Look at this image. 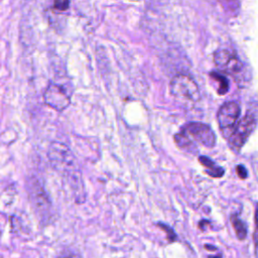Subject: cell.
Instances as JSON below:
<instances>
[{
	"instance_id": "1",
	"label": "cell",
	"mask_w": 258,
	"mask_h": 258,
	"mask_svg": "<svg viewBox=\"0 0 258 258\" xmlns=\"http://www.w3.org/2000/svg\"><path fill=\"white\" fill-rule=\"evenodd\" d=\"M47 156L54 170L66 177L75 192L77 203H83L85 201V189L81 167L70 148L60 142H52L48 148Z\"/></svg>"
},
{
	"instance_id": "2",
	"label": "cell",
	"mask_w": 258,
	"mask_h": 258,
	"mask_svg": "<svg viewBox=\"0 0 258 258\" xmlns=\"http://www.w3.org/2000/svg\"><path fill=\"white\" fill-rule=\"evenodd\" d=\"M169 93L179 106L186 109L195 106L201 99L199 86L190 76L185 74H177L171 79Z\"/></svg>"
},
{
	"instance_id": "3",
	"label": "cell",
	"mask_w": 258,
	"mask_h": 258,
	"mask_svg": "<svg viewBox=\"0 0 258 258\" xmlns=\"http://www.w3.org/2000/svg\"><path fill=\"white\" fill-rule=\"evenodd\" d=\"M255 127L256 120L254 116L250 113L246 114L242 119L238 121V123L233 128L228 139L229 146L233 150L239 151L247 141L248 137L254 131Z\"/></svg>"
},
{
	"instance_id": "4",
	"label": "cell",
	"mask_w": 258,
	"mask_h": 258,
	"mask_svg": "<svg viewBox=\"0 0 258 258\" xmlns=\"http://www.w3.org/2000/svg\"><path fill=\"white\" fill-rule=\"evenodd\" d=\"M214 62L220 72L232 76H238L244 69V63L239 56L233 50L227 48H221L215 51Z\"/></svg>"
},
{
	"instance_id": "5",
	"label": "cell",
	"mask_w": 258,
	"mask_h": 258,
	"mask_svg": "<svg viewBox=\"0 0 258 258\" xmlns=\"http://www.w3.org/2000/svg\"><path fill=\"white\" fill-rule=\"evenodd\" d=\"M181 131L187 134L195 142L205 147L212 148L216 145V134L208 124L202 122H189L181 128Z\"/></svg>"
},
{
	"instance_id": "6",
	"label": "cell",
	"mask_w": 258,
	"mask_h": 258,
	"mask_svg": "<svg viewBox=\"0 0 258 258\" xmlns=\"http://www.w3.org/2000/svg\"><path fill=\"white\" fill-rule=\"evenodd\" d=\"M43 102L54 111L62 112L70 106L71 97L60 85L50 82L44 91Z\"/></svg>"
},
{
	"instance_id": "7",
	"label": "cell",
	"mask_w": 258,
	"mask_h": 258,
	"mask_svg": "<svg viewBox=\"0 0 258 258\" xmlns=\"http://www.w3.org/2000/svg\"><path fill=\"white\" fill-rule=\"evenodd\" d=\"M241 107L237 102L229 101L224 103L217 112V120L222 131L233 129L239 119Z\"/></svg>"
},
{
	"instance_id": "8",
	"label": "cell",
	"mask_w": 258,
	"mask_h": 258,
	"mask_svg": "<svg viewBox=\"0 0 258 258\" xmlns=\"http://www.w3.org/2000/svg\"><path fill=\"white\" fill-rule=\"evenodd\" d=\"M173 140L177 147H179L182 151L188 152V153H197L198 148L196 146V142L184 132L180 131L179 133L174 134Z\"/></svg>"
},
{
	"instance_id": "9",
	"label": "cell",
	"mask_w": 258,
	"mask_h": 258,
	"mask_svg": "<svg viewBox=\"0 0 258 258\" xmlns=\"http://www.w3.org/2000/svg\"><path fill=\"white\" fill-rule=\"evenodd\" d=\"M199 161L206 168V172L210 176L215 177V178H219V177H222L224 175L225 169L223 167H221L220 165H218L210 157L205 156V155H201V156H199Z\"/></svg>"
},
{
	"instance_id": "10",
	"label": "cell",
	"mask_w": 258,
	"mask_h": 258,
	"mask_svg": "<svg viewBox=\"0 0 258 258\" xmlns=\"http://www.w3.org/2000/svg\"><path fill=\"white\" fill-rule=\"evenodd\" d=\"M209 76L218 83V89H217V93L220 96H223L225 94L228 93L229 91V81L228 79L221 73H217V72H211L209 74Z\"/></svg>"
},
{
	"instance_id": "11",
	"label": "cell",
	"mask_w": 258,
	"mask_h": 258,
	"mask_svg": "<svg viewBox=\"0 0 258 258\" xmlns=\"http://www.w3.org/2000/svg\"><path fill=\"white\" fill-rule=\"evenodd\" d=\"M231 223H232L233 229L235 231L236 237L241 241L244 240L247 236V228H246L245 223L240 218H238L237 216H232L231 217Z\"/></svg>"
},
{
	"instance_id": "12",
	"label": "cell",
	"mask_w": 258,
	"mask_h": 258,
	"mask_svg": "<svg viewBox=\"0 0 258 258\" xmlns=\"http://www.w3.org/2000/svg\"><path fill=\"white\" fill-rule=\"evenodd\" d=\"M158 227L166 233L167 241H169L170 243H172V242H174V241L176 240V235H175L174 231L172 230V228H170V227H169V226H167V225L161 224V223H159V224H158Z\"/></svg>"
},
{
	"instance_id": "13",
	"label": "cell",
	"mask_w": 258,
	"mask_h": 258,
	"mask_svg": "<svg viewBox=\"0 0 258 258\" xmlns=\"http://www.w3.org/2000/svg\"><path fill=\"white\" fill-rule=\"evenodd\" d=\"M219 2L225 9L230 11H235L239 6L238 0H219Z\"/></svg>"
},
{
	"instance_id": "14",
	"label": "cell",
	"mask_w": 258,
	"mask_h": 258,
	"mask_svg": "<svg viewBox=\"0 0 258 258\" xmlns=\"http://www.w3.org/2000/svg\"><path fill=\"white\" fill-rule=\"evenodd\" d=\"M69 0H54V3H53V7L54 9L56 10H59V11H64L69 8Z\"/></svg>"
},
{
	"instance_id": "15",
	"label": "cell",
	"mask_w": 258,
	"mask_h": 258,
	"mask_svg": "<svg viewBox=\"0 0 258 258\" xmlns=\"http://www.w3.org/2000/svg\"><path fill=\"white\" fill-rule=\"evenodd\" d=\"M236 173H237V175H238L241 179H245V178L247 177V175H248L247 169H246L245 166L242 165V164H238V165L236 166Z\"/></svg>"
},
{
	"instance_id": "16",
	"label": "cell",
	"mask_w": 258,
	"mask_h": 258,
	"mask_svg": "<svg viewBox=\"0 0 258 258\" xmlns=\"http://www.w3.org/2000/svg\"><path fill=\"white\" fill-rule=\"evenodd\" d=\"M255 225H256V227H255L253 239H254V242L256 243V245H258V206H257V209L255 212Z\"/></svg>"
}]
</instances>
